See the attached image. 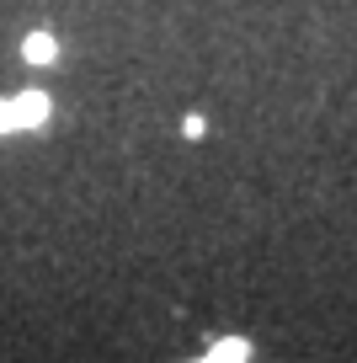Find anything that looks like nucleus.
<instances>
[{"mask_svg":"<svg viewBox=\"0 0 357 363\" xmlns=\"http://www.w3.org/2000/svg\"><path fill=\"white\" fill-rule=\"evenodd\" d=\"M11 102H16V123H22V134H33V128H43L48 118H54V102H48V91H38V86L16 91Z\"/></svg>","mask_w":357,"mask_h":363,"instance_id":"nucleus-1","label":"nucleus"},{"mask_svg":"<svg viewBox=\"0 0 357 363\" xmlns=\"http://www.w3.org/2000/svg\"><path fill=\"white\" fill-rule=\"evenodd\" d=\"M22 59L27 65H54L59 59V38L54 33H27L22 38Z\"/></svg>","mask_w":357,"mask_h":363,"instance_id":"nucleus-2","label":"nucleus"},{"mask_svg":"<svg viewBox=\"0 0 357 363\" xmlns=\"http://www.w3.org/2000/svg\"><path fill=\"white\" fill-rule=\"evenodd\" d=\"M208 358H251V347L240 337H230V342H219V347H208Z\"/></svg>","mask_w":357,"mask_h":363,"instance_id":"nucleus-3","label":"nucleus"},{"mask_svg":"<svg viewBox=\"0 0 357 363\" xmlns=\"http://www.w3.org/2000/svg\"><path fill=\"white\" fill-rule=\"evenodd\" d=\"M0 134H22V123H16V102H11V96H0Z\"/></svg>","mask_w":357,"mask_h":363,"instance_id":"nucleus-4","label":"nucleus"},{"mask_svg":"<svg viewBox=\"0 0 357 363\" xmlns=\"http://www.w3.org/2000/svg\"><path fill=\"white\" fill-rule=\"evenodd\" d=\"M181 134H187V139H203V134H208V123H203L198 113H187V123H181Z\"/></svg>","mask_w":357,"mask_h":363,"instance_id":"nucleus-5","label":"nucleus"}]
</instances>
